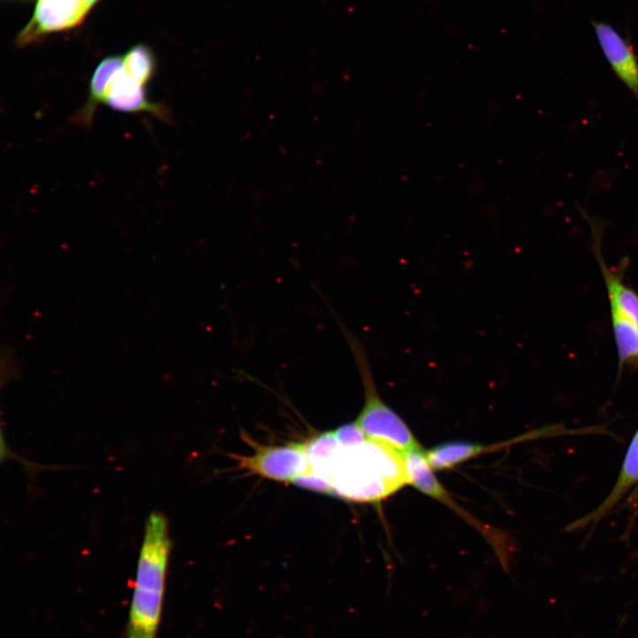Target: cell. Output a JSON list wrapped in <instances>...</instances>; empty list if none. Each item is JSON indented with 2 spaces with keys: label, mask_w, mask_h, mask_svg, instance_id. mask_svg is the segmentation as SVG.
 Wrapping results in <instances>:
<instances>
[{
  "label": "cell",
  "mask_w": 638,
  "mask_h": 638,
  "mask_svg": "<svg viewBox=\"0 0 638 638\" xmlns=\"http://www.w3.org/2000/svg\"><path fill=\"white\" fill-rule=\"evenodd\" d=\"M170 548L166 517L151 513L137 558L126 638H158Z\"/></svg>",
  "instance_id": "cell-1"
},
{
  "label": "cell",
  "mask_w": 638,
  "mask_h": 638,
  "mask_svg": "<svg viewBox=\"0 0 638 638\" xmlns=\"http://www.w3.org/2000/svg\"><path fill=\"white\" fill-rule=\"evenodd\" d=\"M332 494L357 502H375L408 483L402 455L371 441L343 447L330 477Z\"/></svg>",
  "instance_id": "cell-2"
},
{
  "label": "cell",
  "mask_w": 638,
  "mask_h": 638,
  "mask_svg": "<svg viewBox=\"0 0 638 638\" xmlns=\"http://www.w3.org/2000/svg\"><path fill=\"white\" fill-rule=\"evenodd\" d=\"M331 311L346 340L363 387V406L355 424L368 440L385 444L401 455L420 446L407 424L380 397L362 341L332 308Z\"/></svg>",
  "instance_id": "cell-3"
},
{
  "label": "cell",
  "mask_w": 638,
  "mask_h": 638,
  "mask_svg": "<svg viewBox=\"0 0 638 638\" xmlns=\"http://www.w3.org/2000/svg\"><path fill=\"white\" fill-rule=\"evenodd\" d=\"M255 452L239 456L240 467L263 478L290 482L308 469L307 444L291 443L285 446L255 445Z\"/></svg>",
  "instance_id": "cell-4"
},
{
  "label": "cell",
  "mask_w": 638,
  "mask_h": 638,
  "mask_svg": "<svg viewBox=\"0 0 638 638\" xmlns=\"http://www.w3.org/2000/svg\"><path fill=\"white\" fill-rule=\"evenodd\" d=\"M592 25L611 71L638 105V57L632 43L609 23L593 21Z\"/></svg>",
  "instance_id": "cell-5"
},
{
  "label": "cell",
  "mask_w": 638,
  "mask_h": 638,
  "mask_svg": "<svg viewBox=\"0 0 638 638\" xmlns=\"http://www.w3.org/2000/svg\"><path fill=\"white\" fill-rule=\"evenodd\" d=\"M89 10L85 0H38L20 41L24 43L42 34L70 28L77 25Z\"/></svg>",
  "instance_id": "cell-6"
},
{
  "label": "cell",
  "mask_w": 638,
  "mask_h": 638,
  "mask_svg": "<svg viewBox=\"0 0 638 638\" xmlns=\"http://www.w3.org/2000/svg\"><path fill=\"white\" fill-rule=\"evenodd\" d=\"M114 111L128 113H148L160 120L169 121L166 106L147 98L144 85L121 69L110 83L103 101Z\"/></svg>",
  "instance_id": "cell-7"
},
{
  "label": "cell",
  "mask_w": 638,
  "mask_h": 638,
  "mask_svg": "<svg viewBox=\"0 0 638 638\" xmlns=\"http://www.w3.org/2000/svg\"><path fill=\"white\" fill-rule=\"evenodd\" d=\"M638 485V430L633 436L626 452L617 480L611 492L592 511L570 525L576 530L594 525L606 517L627 493Z\"/></svg>",
  "instance_id": "cell-8"
},
{
  "label": "cell",
  "mask_w": 638,
  "mask_h": 638,
  "mask_svg": "<svg viewBox=\"0 0 638 638\" xmlns=\"http://www.w3.org/2000/svg\"><path fill=\"white\" fill-rule=\"evenodd\" d=\"M402 458L408 483L427 496L439 500L456 510L453 500L433 474V469L426 457V451L421 446L403 453Z\"/></svg>",
  "instance_id": "cell-9"
},
{
  "label": "cell",
  "mask_w": 638,
  "mask_h": 638,
  "mask_svg": "<svg viewBox=\"0 0 638 638\" xmlns=\"http://www.w3.org/2000/svg\"><path fill=\"white\" fill-rule=\"evenodd\" d=\"M123 64L122 57L110 56L97 65L90 79L87 101L73 117L75 123L86 127L91 125L99 103L104 101L110 83L123 68Z\"/></svg>",
  "instance_id": "cell-10"
},
{
  "label": "cell",
  "mask_w": 638,
  "mask_h": 638,
  "mask_svg": "<svg viewBox=\"0 0 638 638\" xmlns=\"http://www.w3.org/2000/svg\"><path fill=\"white\" fill-rule=\"evenodd\" d=\"M306 444L308 457L307 471L330 481L333 465L341 448L334 431L319 434Z\"/></svg>",
  "instance_id": "cell-11"
},
{
  "label": "cell",
  "mask_w": 638,
  "mask_h": 638,
  "mask_svg": "<svg viewBox=\"0 0 638 638\" xmlns=\"http://www.w3.org/2000/svg\"><path fill=\"white\" fill-rule=\"evenodd\" d=\"M603 272L611 310H615L632 321L638 327V294L626 286L619 276L599 260Z\"/></svg>",
  "instance_id": "cell-12"
},
{
  "label": "cell",
  "mask_w": 638,
  "mask_h": 638,
  "mask_svg": "<svg viewBox=\"0 0 638 638\" xmlns=\"http://www.w3.org/2000/svg\"><path fill=\"white\" fill-rule=\"evenodd\" d=\"M487 448L481 444L454 440L433 447L426 451V457L433 470H444L467 461Z\"/></svg>",
  "instance_id": "cell-13"
},
{
  "label": "cell",
  "mask_w": 638,
  "mask_h": 638,
  "mask_svg": "<svg viewBox=\"0 0 638 638\" xmlns=\"http://www.w3.org/2000/svg\"><path fill=\"white\" fill-rule=\"evenodd\" d=\"M611 318L619 362H637L638 327L615 310H611Z\"/></svg>",
  "instance_id": "cell-14"
},
{
  "label": "cell",
  "mask_w": 638,
  "mask_h": 638,
  "mask_svg": "<svg viewBox=\"0 0 638 638\" xmlns=\"http://www.w3.org/2000/svg\"><path fill=\"white\" fill-rule=\"evenodd\" d=\"M125 72L143 85H146L155 69V60L152 51L144 45L138 44L131 48L124 56Z\"/></svg>",
  "instance_id": "cell-15"
},
{
  "label": "cell",
  "mask_w": 638,
  "mask_h": 638,
  "mask_svg": "<svg viewBox=\"0 0 638 638\" xmlns=\"http://www.w3.org/2000/svg\"><path fill=\"white\" fill-rule=\"evenodd\" d=\"M292 483L305 489L332 494L331 482L325 478L309 471L296 477Z\"/></svg>",
  "instance_id": "cell-16"
},
{
  "label": "cell",
  "mask_w": 638,
  "mask_h": 638,
  "mask_svg": "<svg viewBox=\"0 0 638 638\" xmlns=\"http://www.w3.org/2000/svg\"><path fill=\"white\" fill-rule=\"evenodd\" d=\"M334 432L338 443L343 447L356 446L368 440L355 422L343 424L335 430Z\"/></svg>",
  "instance_id": "cell-17"
},
{
  "label": "cell",
  "mask_w": 638,
  "mask_h": 638,
  "mask_svg": "<svg viewBox=\"0 0 638 638\" xmlns=\"http://www.w3.org/2000/svg\"><path fill=\"white\" fill-rule=\"evenodd\" d=\"M88 6L90 8L97 0H85Z\"/></svg>",
  "instance_id": "cell-18"
}]
</instances>
